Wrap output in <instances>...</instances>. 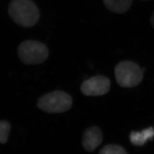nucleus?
<instances>
[{
	"label": "nucleus",
	"mask_w": 154,
	"mask_h": 154,
	"mask_svg": "<svg viewBox=\"0 0 154 154\" xmlns=\"http://www.w3.org/2000/svg\"><path fill=\"white\" fill-rule=\"evenodd\" d=\"M110 79L104 75H97L85 81L81 90L86 96H101L107 93L110 89Z\"/></svg>",
	"instance_id": "39448f33"
},
{
	"label": "nucleus",
	"mask_w": 154,
	"mask_h": 154,
	"mask_svg": "<svg viewBox=\"0 0 154 154\" xmlns=\"http://www.w3.org/2000/svg\"><path fill=\"white\" fill-rule=\"evenodd\" d=\"M142 1H148V0H142Z\"/></svg>",
	"instance_id": "f8f14e48"
},
{
	"label": "nucleus",
	"mask_w": 154,
	"mask_h": 154,
	"mask_svg": "<svg viewBox=\"0 0 154 154\" xmlns=\"http://www.w3.org/2000/svg\"><path fill=\"white\" fill-rule=\"evenodd\" d=\"M133 0H103L105 7L112 13L123 14L128 11Z\"/></svg>",
	"instance_id": "6e6552de"
},
{
	"label": "nucleus",
	"mask_w": 154,
	"mask_h": 154,
	"mask_svg": "<svg viewBox=\"0 0 154 154\" xmlns=\"http://www.w3.org/2000/svg\"><path fill=\"white\" fill-rule=\"evenodd\" d=\"M103 134L99 127H88L83 132L82 146L84 149L89 152H93L102 142Z\"/></svg>",
	"instance_id": "423d86ee"
},
{
	"label": "nucleus",
	"mask_w": 154,
	"mask_h": 154,
	"mask_svg": "<svg viewBox=\"0 0 154 154\" xmlns=\"http://www.w3.org/2000/svg\"><path fill=\"white\" fill-rule=\"evenodd\" d=\"M154 137V128L149 127L143 130L142 132L132 131L130 134V140L133 145L141 146L149 140H152Z\"/></svg>",
	"instance_id": "0eeeda50"
},
{
	"label": "nucleus",
	"mask_w": 154,
	"mask_h": 154,
	"mask_svg": "<svg viewBox=\"0 0 154 154\" xmlns=\"http://www.w3.org/2000/svg\"><path fill=\"white\" fill-rule=\"evenodd\" d=\"M17 54L20 60L25 65H38L46 61L49 51L46 45L34 40H26L18 46Z\"/></svg>",
	"instance_id": "7ed1b4c3"
},
{
	"label": "nucleus",
	"mask_w": 154,
	"mask_h": 154,
	"mask_svg": "<svg viewBox=\"0 0 154 154\" xmlns=\"http://www.w3.org/2000/svg\"><path fill=\"white\" fill-rule=\"evenodd\" d=\"M11 130V125L8 121H0V143L7 142Z\"/></svg>",
	"instance_id": "9d476101"
},
{
	"label": "nucleus",
	"mask_w": 154,
	"mask_h": 154,
	"mask_svg": "<svg viewBox=\"0 0 154 154\" xmlns=\"http://www.w3.org/2000/svg\"><path fill=\"white\" fill-rule=\"evenodd\" d=\"M114 74L118 85L124 88L136 87L142 81L143 72L134 62L122 61L114 69Z\"/></svg>",
	"instance_id": "f03ea898"
},
{
	"label": "nucleus",
	"mask_w": 154,
	"mask_h": 154,
	"mask_svg": "<svg viewBox=\"0 0 154 154\" xmlns=\"http://www.w3.org/2000/svg\"><path fill=\"white\" fill-rule=\"evenodd\" d=\"M99 154H128L122 147L116 144H108L102 149Z\"/></svg>",
	"instance_id": "1a4fd4ad"
},
{
	"label": "nucleus",
	"mask_w": 154,
	"mask_h": 154,
	"mask_svg": "<svg viewBox=\"0 0 154 154\" xmlns=\"http://www.w3.org/2000/svg\"><path fill=\"white\" fill-rule=\"evenodd\" d=\"M150 23H151L152 27L154 28V11L151 15V18H150Z\"/></svg>",
	"instance_id": "9b49d317"
},
{
	"label": "nucleus",
	"mask_w": 154,
	"mask_h": 154,
	"mask_svg": "<svg viewBox=\"0 0 154 154\" xmlns=\"http://www.w3.org/2000/svg\"><path fill=\"white\" fill-rule=\"evenodd\" d=\"M11 20L23 28H30L38 22V8L32 0H11L8 8Z\"/></svg>",
	"instance_id": "f257e3e1"
},
{
	"label": "nucleus",
	"mask_w": 154,
	"mask_h": 154,
	"mask_svg": "<svg viewBox=\"0 0 154 154\" xmlns=\"http://www.w3.org/2000/svg\"><path fill=\"white\" fill-rule=\"evenodd\" d=\"M72 98L66 92L57 90L46 94L39 98L37 107L48 113H61L67 111L72 106Z\"/></svg>",
	"instance_id": "20e7f679"
}]
</instances>
